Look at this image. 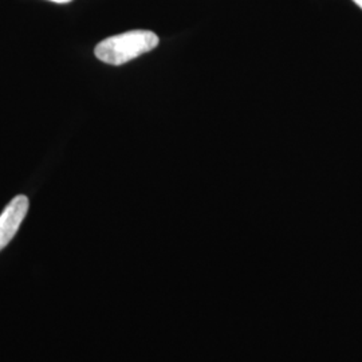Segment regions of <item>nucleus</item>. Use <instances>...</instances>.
Here are the masks:
<instances>
[{
	"label": "nucleus",
	"mask_w": 362,
	"mask_h": 362,
	"mask_svg": "<svg viewBox=\"0 0 362 362\" xmlns=\"http://www.w3.org/2000/svg\"><path fill=\"white\" fill-rule=\"evenodd\" d=\"M158 45V37L148 30H133L100 42L95 57L107 65L121 66L132 59L152 52Z\"/></svg>",
	"instance_id": "1"
},
{
	"label": "nucleus",
	"mask_w": 362,
	"mask_h": 362,
	"mask_svg": "<svg viewBox=\"0 0 362 362\" xmlns=\"http://www.w3.org/2000/svg\"><path fill=\"white\" fill-rule=\"evenodd\" d=\"M28 211V199L23 194L16 196L13 202L4 208L0 215V251L10 245L18 233L21 224L26 218Z\"/></svg>",
	"instance_id": "2"
},
{
	"label": "nucleus",
	"mask_w": 362,
	"mask_h": 362,
	"mask_svg": "<svg viewBox=\"0 0 362 362\" xmlns=\"http://www.w3.org/2000/svg\"><path fill=\"white\" fill-rule=\"evenodd\" d=\"M50 1H54V3H59V4H65V3H70V1H73V0H50Z\"/></svg>",
	"instance_id": "3"
},
{
	"label": "nucleus",
	"mask_w": 362,
	"mask_h": 362,
	"mask_svg": "<svg viewBox=\"0 0 362 362\" xmlns=\"http://www.w3.org/2000/svg\"><path fill=\"white\" fill-rule=\"evenodd\" d=\"M353 1H354L360 8H362V0H353Z\"/></svg>",
	"instance_id": "4"
}]
</instances>
